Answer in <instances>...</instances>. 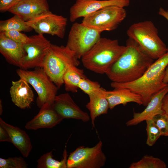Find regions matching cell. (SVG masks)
Masks as SVG:
<instances>
[{
	"mask_svg": "<svg viewBox=\"0 0 168 168\" xmlns=\"http://www.w3.org/2000/svg\"><path fill=\"white\" fill-rule=\"evenodd\" d=\"M126 48L105 74L112 82L126 83L141 77L154 61L134 40L128 38Z\"/></svg>",
	"mask_w": 168,
	"mask_h": 168,
	"instance_id": "cell-1",
	"label": "cell"
},
{
	"mask_svg": "<svg viewBox=\"0 0 168 168\" xmlns=\"http://www.w3.org/2000/svg\"><path fill=\"white\" fill-rule=\"evenodd\" d=\"M168 66V47L166 53L154 61L140 78L126 83L112 82L111 86L114 89L127 88L139 95L142 105L146 106L155 94L168 86L163 82Z\"/></svg>",
	"mask_w": 168,
	"mask_h": 168,
	"instance_id": "cell-2",
	"label": "cell"
},
{
	"mask_svg": "<svg viewBox=\"0 0 168 168\" xmlns=\"http://www.w3.org/2000/svg\"><path fill=\"white\" fill-rule=\"evenodd\" d=\"M126 46L119 44L117 40L100 37L81 57L84 67L99 74H106L125 50Z\"/></svg>",
	"mask_w": 168,
	"mask_h": 168,
	"instance_id": "cell-3",
	"label": "cell"
},
{
	"mask_svg": "<svg viewBox=\"0 0 168 168\" xmlns=\"http://www.w3.org/2000/svg\"><path fill=\"white\" fill-rule=\"evenodd\" d=\"M157 28L150 21L132 24L127 31L128 38L135 41L142 50L154 60L162 56L167 48L158 35Z\"/></svg>",
	"mask_w": 168,
	"mask_h": 168,
	"instance_id": "cell-4",
	"label": "cell"
},
{
	"mask_svg": "<svg viewBox=\"0 0 168 168\" xmlns=\"http://www.w3.org/2000/svg\"><path fill=\"white\" fill-rule=\"evenodd\" d=\"M75 53L66 46L51 44L44 61L43 68L58 88L63 84V77L71 66L80 64Z\"/></svg>",
	"mask_w": 168,
	"mask_h": 168,
	"instance_id": "cell-5",
	"label": "cell"
},
{
	"mask_svg": "<svg viewBox=\"0 0 168 168\" xmlns=\"http://www.w3.org/2000/svg\"><path fill=\"white\" fill-rule=\"evenodd\" d=\"M35 68L32 71L20 68L16 72L20 78L26 80L36 92V103L39 108L46 103L53 105L58 88L42 68Z\"/></svg>",
	"mask_w": 168,
	"mask_h": 168,
	"instance_id": "cell-6",
	"label": "cell"
},
{
	"mask_svg": "<svg viewBox=\"0 0 168 168\" xmlns=\"http://www.w3.org/2000/svg\"><path fill=\"white\" fill-rule=\"evenodd\" d=\"M127 14L124 7L109 6L83 17L82 23L101 32L111 31L117 28L124 20Z\"/></svg>",
	"mask_w": 168,
	"mask_h": 168,
	"instance_id": "cell-7",
	"label": "cell"
},
{
	"mask_svg": "<svg viewBox=\"0 0 168 168\" xmlns=\"http://www.w3.org/2000/svg\"><path fill=\"white\" fill-rule=\"evenodd\" d=\"M102 142L100 140L92 147H78L68 156L67 168H100L104 166L107 159L102 151Z\"/></svg>",
	"mask_w": 168,
	"mask_h": 168,
	"instance_id": "cell-8",
	"label": "cell"
},
{
	"mask_svg": "<svg viewBox=\"0 0 168 168\" xmlns=\"http://www.w3.org/2000/svg\"><path fill=\"white\" fill-rule=\"evenodd\" d=\"M101 33L82 23L76 22L71 28L66 46L79 59L98 41Z\"/></svg>",
	"mask_w": 168,
	"mask_h": 168,
	"instance_id": "cell-9",
	"label": "cell"
},
{
	"mask_svg": "<svg viewBox=\"0 0 168 168\" xmlns=\"http://www.w3.org/2000/svg\"><path fill=\"white\" fill-rule=\"evenodd\" d=\"M51 44L43 34L29 36L27 41L23 44L24 56L20 68L27 70L43 68L44 61Z\"/></svg>",
	"mask_w": 168,
	"mask_h": 168,
	"instance_id": "cell-10",
	"label": "cell"
},
{
	"mask_svg": "<svg viewBox=\"0 0 168 168\" xmlns=\"http://www.w3.org/2000/svg\"><path fill=\"white\" fill-rule=\"evenodd\" d=\"M67 22V18L50 11L26 21L38 34H48L61 39L64 36Z\"/></svg>",
	"mask_w": 168,
	"mask_h": 168,
	"instance_id": "cell-11",
	"label": "cell"
},
{
	"mask_svg": "<svg viewBox=\"0 0 168 168\" xmlns=\"http://www.w3.org/2000/svg\"><path fill=\"white\" fill-rule=\"evenodd\" d=\"M130 3V0H76L70 9L69 20L73 22L105 7L116 6L124 8Z\"/></svg>",
	"mask_w": 168,
	"mask_h": 168,
	"instance_id": "cell-12",
	"label": "cell"
},
{
	"mask_svg": "<svg viewBox=\"0 0 168 168\" xmlns=\"http://www.w3.org/2000/svg\"><path fill=\"white\" fill-rule=\"evenodd\" d=\"M53 107L63 119H72L84 122L90 120L88 114L81 109L68 93L57 95Z\"/></svg>",
	"mask_w": 168,
	"mask_h": 168,
	"instance_id": "cell-13",
	"label": "cell"
},
{
	"mask_svg": "<svg viewBox=\"0 0 168 168\" xmlns=\"http://www.w3.org/2000/svg\"><path fill=\"white\" fill-rule=\"evenodd\" d=\"M168 93V86L155 94L145 109L141 112H134L133 118L126 123L127 126L138 125L147 120L152 119L155 116L164 113L162 109V101Z\"/></svg>",
	"mask_w": 168,
	"mask_h": 168,
	"instance_id": "cell-14",
	"label": "cell"
},
{
	"mask_svg": "<svg viewBox=\"0 0 168 168\" xmlns=\"http://www.w3.org/2000/svg\"><path fill=\"white\" fill-rule=\"evenodd\" d=\"M53 105H44L38 113L26 124L27 130H36L41 128H52L59 124L63 119L55 111Z\"/></svg>",
	"mask_w": 168,
	"mask_h": 168,
	"instance_id": "cell-15",
	"label": "cell"
},
{
	"mask_svg": "<svg viewBox=\"0 0 168 168\" xmlns=\"http://www.w3.org/2000/svg\"><path fill=\"white\" fill-rule=\"evenodd\" d=\"M49 11L47 0H21L8 11L26 21Z\"/></svg>",
	"mask_w": 168,
	"mask_h": 168,
	"instance_id": "cell-16",
	"label": "cell"
},
{
	"mask_svg": "<svg viewBox=\"0 0 168 168\" xmlns=\"http://www.w3.org/2000/svg\"><path fill=\"white\" fill-rule=\"evenodd\" d=\"M10 93L12 102L21 109L29 108L34 100L33 91L29 84L22 78L12 81Z\"/></svg>",
	"mask_w": 168,
	"mask_h": 168,
	"instance_id": "cell-17",
	"label": "cell"
},
{
	"mask_svg": "<svg viewBox=\"0 0 168 168\" xmlns=\"http://www.w3.org/2000/svg\"><path fill=\"white\" fill-rule=\"evenodd\" d=\"M0 52L8 63L20 68L24 56L23 44L14 41L0 32Z\"/></svg>",
	"mask_w": 168,
	"mask_h": 168,
	"instance_id": "cell-18",
	"label": "cell"
},
{
	"mask_svg": "<svg viewBox=\"0 0 168 168\" xmlns=\"http://www.w3.org/2000/svg\"><path fill=\"white\" fill-rule=\"evenodd\" d=\"M0 124L8 132L11 143L20 152L23 157H27L30 152L32 146L30 138L24 130L9 124L0 118Z\"/></svg>",
	"mask_w": 168,
	"mask_h": 168,
	"instance_id": "cell-19",
	"label": "cell"
},
{
	"mask_svg": "<svg viewBox=\"0 0 168 168\" xmlns=\"http://www.w3.org/2000/svg\"><path fill=\"white\" fill-rule=\"evenodd\" d=\"M114 89L110 91L105 89L104 91L110 109H113L118 105H125L131 102L136 103L139 105H142V97L139 95L127 88Z\"/></svg>",
	"mask_w": 168,
	"mask_h": 168,
	"instance_id": "cell-20",
	"label": "cell"
},
{
	"mask_svg": "<svg viewBox=\"0 0 168 168\" xmlns=\"http://www.w3.org/2000/svg\"><path fill=\"white\" fill-rule=\"evenodd\" d=\"M105 89L100 87L88 95L89 101L86 107L90 113L92 128L95 127L96 119L102 114H106L109 109L108 102L104 93Z\"/></svg>",
	"mask_w": 168,
	"mask_h": 168,
	"instance_id": "cell-21",
	"label": "cell"
},
{
	"mask_svg": "<svg viewBox=\"0 0 168 168\" xmlns=\"http://www.w3.org/2000/svg\"><path fill=\"white\" fill-rule=\"evenodd\" d=\"M86 77L83 69L74 65L70 66L65 72L63 78L65 90L73 93L77 92L81 79Z\"/></svg>",
	"mask_w": 168,
	"mask_h": 168,
	"instance_id": "cell-22",
	"label": "cell"
},
{
	"mask_svg": "<svg viewBox=\"0 0 168 168\" xmlns=\"http://www.w3.org/2000/svg\"><path fill=\"white\" fill-rule=\"evenodd\" d=\"M33 29L24 20L17 15L5 20L0 21V32L10 30L29 32Z\"/></svg>",
	"mask_w": 168,
	"mask_h": 168,
	"instance_id": "cell-23",
	"label": "cell"
},
{
	"mask_svg": "<svg viewBox=\"0 0 168 168\" xmlns=\"http://www.w3.org/2000/svg\"><path fill=\"white\" fill-rule=\"evenodd\" d=\"M61 161H58L53 158L52 152L45 153L37 161L38 168H67V161L68 155L66 149L63 154Z\"/></svg>",
	"mask_w": 168,
	"mask_h": 168,
	"instance_id": "cell-24",
	"label": "cell"
},
{
	"mask_svg": "<svg viewBox=\"0 0 168 168\" xmlns=\"http://www.w3.org/2000/svg\"><path fill=\"white\" fill-rule=\"evenodd\" d=\"M166 163L161 159L152 156L145 155L138 161L133 162L129 168H166Z\"/></svg>",
	"mask_w": 168,
	"mask_h": 168,
	"instance_id": "cell-25",
	"label": "cell"
},
{
	"mask_svg": "<svg viewBox=\"0 0 168 168\" xmlns=\"http://www.w3.org/2000/svg\"><path fill=\"white\" fill-rule=\"evenodd\" d=\"M146 130L147 138L146 144L150 147L153 146L161 134L152 119L147 120Z\"/></svg>",
	"mask_w": 168,
	"mask_h": 168,
	"instance_id": "cell-26",
	"label": "cell"
},
{
	"mask_svg": "<svg viewBox=\"0 0 168 168\" xmlns=\"http://www.w3.org/2000/svg\"><path fill=\"white\" fill-rule=\"evenodd\" d=\"M28 164L24 159L21 156L0 158V168H26Z\"/></svg>",
	"mask_w": 168,
	"mask_h": 168,
	"instance_id": "cell-27",
	"label": "cell"
},
{
	"mask_svg": "<svg viewBox=\"0 0 168 168\" xmlns=\"http://www.w3.org/2000/svg\"><path fill=\"white\" fill-rule=\"evenodd\" d=\"M100 84L97 82L91 81L86 77L81 79L78 88L88 96L100 88Z\"/></svg>",
	"mask_w": 168,
	"mask_h": 168,
	"instance_id": "cell-28",
	"label": "cell"
},
{
	"mask_svg": "<svg viewBox=\"0 0 168 168\" xmlns=\"http://www.w3.org/2000/svg\"><path fill=\"white\" fill-rule=\"evenodd\" d=\"M152 119L159 130L161 136L168 137V116L164 113L155 116Z\"/></svg>",
	"mask_w": 168,
	"mask_h": 168,
	"instance_id": "cell-29",
	"label": "cell"
},
{
	"mask_svg": "<svg viewBox=\"0 0 168 168\" xmlns=\"http://www.w3.org/2000/svg\"><path fill=\"white\" fill-rule=\"evenodd\" d=\"M1 32L9 38L21 43H25L29 39V36L17 30H10Z\"/></svg>",
	"mask_w": 168,
	"mask_h": 168,
	"instance_id": "cell-30",
	"label": "cell"
},
{
	"mask_svg": "<svg viewBox=\"0 0 168 168\" xmlns=\"http://www.w3.org/2000/svg\"><path fill=\"white\" fill-rule=\"evenodd\" d=\"M21 0H0V11L1 12L8 11Z\"/></svg>",
	"mask_w": 168,
	"mask_h": 168,
	"instance_id": "cell-31",
	"label": "cell"
},
{
	"mask_svg": "<svg viewBox=\"0 0 168 168\" xmlns=\"http://www.w3.org/2000/svg\"><path fill=\"white\" fill-rule=\"evenodd\" d=\"M0 142H11L9 135L3 127L0 124Z\"/></svg>",
	"mask_w": 168,
	"mask_h": 168,
	"instance_id": "cell-32",
	"label": "cell"
},
{
	"mask_svg": "<svg viewBox=\"0 0 168 168\" xmlns=\"http://www.w3.org/2000/svg\"><path fill=\"white\" fill-rule=\"evenodd\" d=\"M162 109L164 113L168 116V93L165 96L163 99Z\"/></svg>",
	"mask_w": 168,
	"mask_h": 168,
	"instance_id": "cell-33",
	"label": "cell"
},
{
	"mask_svg": "<svg viewBox=\"0 0 168 168\" xmlns=\"http://www.w3.org/2000/svg\"><path fill=\"white\" fill-rule=\"evenodd\" d=\"M158 14L165 18L168 21V10L161 7L158 11Z\"/></svg>",
	"mask_w": 168,
	"mask_h": 168,
	"instance_id": "cell-34",
	"label": "cell"
},
{
	"mask_svg": "<svg viewBox=\"0 0 168 168\" xmlns=\"http://www.w3.org/2000/svg\"><path fill=\"white\" fill-rule=\"evenodd\" d=\"M163 82L165 84H168V66L165 70Z\"/></svg>",
	"mask_w": 168,
	"mask_h": 168,
	"instance_id": "cell-35",
	"label": "cell"
},
{
	"mask_svg": "<svg viewBox=\"0 0 168 168\" xmlns=\"http://www.w3.org/2000/svg\"><path fill=\"white\" fill-rule=\"evenodd\" d=\"M2 102L1 100L0 101V114L1 115L2 114Z\"/></svg>",
	"mask_w": 168,
	"mask_h": 168,
	"instance_id": "cell-36",
	"label": "cell"
}]
</instances>
